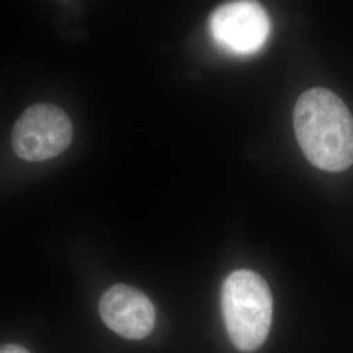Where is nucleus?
Segmentation results:
<instances>
[{
	"label": "nucleus",
	"instance_id": "f257e3e1",
	"mask_svg": "<svg viewBox=\"0 0 353 353\" xmlns=\"http://www.w3.org/2000/svg\"><path fill=\"white\" fill-rule=\"evenodd\" d=\"M293 125L303 154L326 172H343L353 164V117L331 90L313 88L294 106Z\"/></svg>",
	"mask_w": 353,
	"mask_h": 353
},
{
	"label": "nucleus",
	"instance_id": "f03ea898",
	"mask_svg": "<svg viewBox=\"0 0 353 353\" xmlns=\"http://www.w3.org/2000/svg\"><path fill=\"white\" fill-rule=\"evenodd\" d=\"M221 307L232 343L245 352L259 348L270 332L272 296L265 279L250 270L228 276L221 290Z\"/></svg>",
	"mask_w": 353,
	"mask_h": 353
},
{
	"label": "nucleus",
	"instance_id": "7ed1b4c3",
	"mask_svg": "<svg viewBox=\"0 0 353 353\" xmlns=\"http://www.w3.org/2000/svg\"><path fill=\"white\" fill-rule=\"evenodd\" d=\"M74 137L71 119L51 103L28 108L13 127V151L26 161L50 160L65 151Z\"/></svg>",
	"mask_w": 353,
	"mask_h": 353
},
{
	"label": "nucleus",
	"instance_id": "20e7f679",
	"mask_svg": "<svg viewBox=\"0 0 353 353\" xmlns=\"http://www.w3.org/2000/svg\"><path fill=\"white\" fill-rule=\"evenodd\" d=\"M270 19L256 1H232L210 17V33L219 48L234 55H252L265 46Z\"/></svg>",
	"mask_w": 353,
	"mask_h": 353
},
{
	"label": "nucleus",
	"instance_id": "39448f33",
	"mask_svg": "<svg viewBox=\"0 0 353 353\" xmlns=\"http://www.w3.org/2000/svg\"><path fill=\"white\" fill-rule=\"evenodd\" d=\"M99 307L105 325L130 341L147 338L154 327L156 310L151 300L143 292L126 284L106 290Z\"/></svg>",
	"mask_w": 353,
	"mask_h": 353
},
{
	"label": "nucleus",
	"instance_id": "423d86ee",
	"mask_svg": "<svg viewBox=\"0 0 353 353\" xmlns=\"http://www.w3.org/2000/svg\"><path fill=\"white\" fill-rule=\"evenodd\" d=\"M0 353H30L19 344H4L0 347Z\"/></svg>",
	"mask_w": 353,
	"mask_h": 353
}]
</instances>
